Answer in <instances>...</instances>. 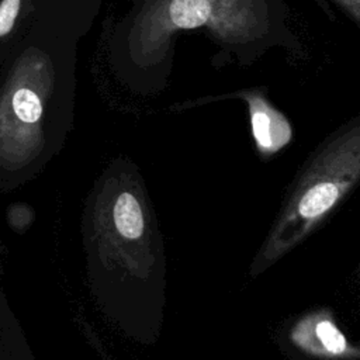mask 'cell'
<instances>
[{"instance_id": "1", "label": "cell", "mask_w": 360, "mask_h": 360, "mask_svg": "<svg viewBox=\"0 0 360 360\" xmlns=\"http://www.w3.org/2000/svg\"><path fill=\"white\" fill-rule=\"evenodd\" d=\"M288 10L281 0H159L155 10L158 46L165 60L172 38L181 31L207 28L221 56L252 65L270 48L298 53L300 41L287 25Z\"/></svg>"}, {"instance_id": "2", "label": "cell", "mask_w": 360, "mask_h": 360, "mask_svg": "<svg viewBox=\"0 0 360 360\" xmlns=\"http://www.w3.org/2000/svg\"><path fill=\"white\" fill-rule=\"evenodd\" d=\"M238 94L243 96L248 101L252 132L259 148L266 152H274L284 146L291 136V129L285 117L276 110L259 90H249Z\"/></svg>"}, {"instance_id": "3", "label": "cell", "mask_w": 360, "mask_h": 360, "mask_svg": "<svg viewBox=\"0 0 360 360\" xmlns=\"http://www.w3.org/2000/svg\"><path fill=\"white\" fill-rule=\"evenodd\" d=\"M114 222L121 236L138 239L143 232V214L131 193H121L114 205Z\"/></svg>"}, {"instance_id": "4", "label": "cell", "mask_w": 360, "mask_h": 360, "mask_svg": "<svg viewBox=\"0 0 360 360\" xmlns=\"http://www.w3.org/2000/svg\"><path fill=\"white\" fill-rule=\"evenodd\" d=\"M339 198V188L332 183H319L311 187L301 198L298 211L304 218H316L333 207Z\"/></svg>"}, {"instance_id": "5", "label": "cell", "mask_w": 360, "mask_h": 360, "mask_svg": "<svg viewBox=\"0 0 360 360\" xmlns=\"http://www.w3.org/2000/svg\"><path fill=\"white\" fill-rule=\"evenodd\" d=\"M13 110L15 115L28 124H34L42 114V105L38 96L30 89H18L13 96Z\"/></svg>"}, {"instance_id": "6", "label": "cell", "mask_w": 360, "mask_h": 360, "mask_svg": "<svg viewBox=\"0 0 360 360\" xmlns=\"http://www.w3.org/2000/svg\"><path fill=\"white\" fill-rule=\"evenodd\" d=\"M315 335L321 342L323 350L333 354H340L345 352L346 339L332 322L326 319L318 322L315 326Z\"/></svg>"}, {"instance_id": "7", "label": "cell", "mask_w": 360, "mask_h": 360, "mask_svg": "<svg viewBox=\"0 0 360 360\" xmlns=\"http://www.w3.org/2000/svg\"><path fill=\"white\" fill-rule=\"evenodd\" d=\"M21 0H3L0 3V37L10 32L20 10Z\"/></svg>"}, {"instance_id": "8", "label": "cell", "mask_w": 360, "mask_h": 360, "mask_svg": "<svg viewBox=\"0 0 360 360\" xmlns=\"http://www.w3.org/2000/svg\"><path fill=\"white\" fill-rule=\"evenodd\" d=\"M360 27V0H333Z\"/></svg>"}]
</instances>
